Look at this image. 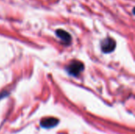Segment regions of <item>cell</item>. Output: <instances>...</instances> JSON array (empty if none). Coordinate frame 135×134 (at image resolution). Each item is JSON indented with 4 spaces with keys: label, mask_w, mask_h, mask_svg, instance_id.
Here are the masks:
<instances>
[{
    "label": "cell",
    "mask_w": 135,
    "mask_h": 134,
    "mask_svg": "<svg viewBox=\"0 0 135 134\" xmlns=\"http://www.w3.org/2000/svg\"><path fill=\"white\" fill-rule=\"evenodd\" d=\"M84 64L78 60H74L66 66V71L73 77H78L84 70Z\"/></svg>",
    "instance_id": "obj_1"
},
{
    "label": "cell",
    "mask_w": 135,
    "mask_h": 134,
    "mask_svg": "<svg viewBox=\"0 0 135 134\" xmlns=\"http://www.w3.org/2000/svg\"><path fill=\"white\" fill-rule=\"evenodd\" d=\"M115 46H116L115 41L112 38H107L101 42L100 47H101V51L104 53L108 54L112 52L115 50Z\"/></svg>",
    "instance_id": "obj_2"
},
{
    "label": "cell",
    "mask_w": 135,
    "mask_h": 134,
    "mask_svg": "<svg viewBox=\"0 0 135 134\" xmlns=\"http://www.w3.org/2000/svg\"><path fill=\"white\" fill-rule=\"evenodd\" d=\"M55 33H56V36L65 43L68 44L71 42V36L67 32H66L62 29H58V30H56Z\"/></svg>",
    "instance_id": "obj_3"
},
{
    "label": "cell",
    "mask_w": 135,
    "mask_h": 134,
    "mask_svg": "<svg viewBox=\"0 0 135 134\" xmlns=\"http://www.w3.org/2000/svg\"><path fill=\"white\" fill-rule=\"evenodd\" d=\"M58 122H59L58 119L55 118H44L40 122V125L44 128H52L57 125Z\"/></svg>",
    "instance_id": "obj_4"
}]
</instances>
